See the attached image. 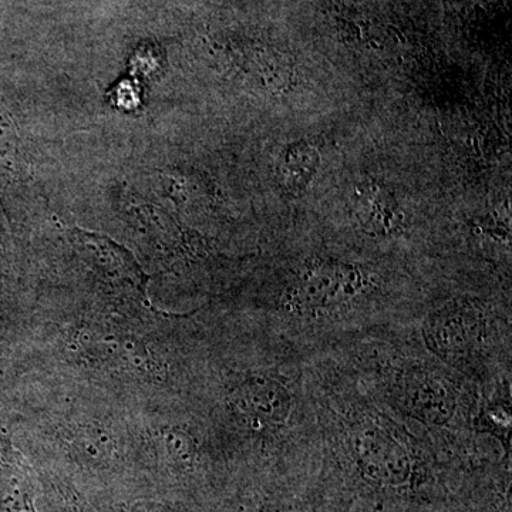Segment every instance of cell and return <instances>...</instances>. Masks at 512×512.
<instances>
[{"label": "cell", "instance_id": "3957f363", "mask_svg": "<svg viewBox=\"0 0 512 512\" xmlns=\"http://www.w3.org/2000/svg\"><path fill=\"white\" fill-rule=\"evenodd\" d=\"M387 380V394L394 409L406 419L431 429H447L461 409L456 380L446 370L426 362L406 363L393 369Z\"/></svg>", "mask_w": 512, "mask_h": 512}, {"label": "cell", "instance_id": "6da1fadb", "mask_svg": "<svg viewBox=\"0 0 512 512\" xmlns=\"http://www.w3.org/2000/svg\"><path fill=\"white\" fill-rule=\"evenodd\" d=\"M342 451L360 481L375 490L416 487L420 458L410 434L387 414L355 406L340 427Z\"/></svg>", "mask_w": 512, "mask_h": 512}, {"label": "cell", "instance_id": "8992f818", "mask_svg": "<svg viewBox=\"0 0 512 512\" xmlns=\"http://www.w3.org/2000/svg\"><path fill=\"white\" fill-rule=\"evenodd\" d=\"M356 214L362 228L375 237L394 235L403 225V214L392 195L375 184L357 188Z\"/></svg>", "mask_w": 512, "mask_h": 512}, {"label": "cell", "instance_id": "5b68a950", "mask_svg": "<svg viewBox=\"0 0 512 512\" xmlns=\"http://www.w3.org/2000/svg\"><path fill=\"white\" fill-rule=\"evenodd\" d=\"M228 403L242 426L255 436H278L291 430L298 410L291 384L269 373H254L235 384Z\"/></svg>", "mask_w": 512, "mask_h": 512}, {"label": "cell", "instance_id": "277c9868", "mask_svg": "<svg viewBox=\"0 0 512 512\" xmlns=\"http://www.w3.org/2000/svg\"><path fill=\"white\" fill-rule=\"evenodd\" d=\"M490 320L483 306L476 302H450L424 322V342L441 363L467 372L483 359L490 345L493 335Z\"/></svg>", "mask_w": 512, "mask_h": 512}, {"label": "cell", "instance_id": "52a82bcc", "mask_svg": "<svg viewBox=\"0 0 512 512\" xmlns=\"http://www.w3.org/2000/svg\"><path fill=\"white\" fill-rule=\"evenodd\" d=\"M281 165L282 177L288 191L305 190L319 165V154L312 146L305 143L293 144L286 151Z\"/></svg>", "mask_w": 512, "mask_h": 512}, {"label": "cell", "instance_id": "7a4b0ae2", "mask_svg": "<svg viewBox=\"0 0 512 512\" xmlns=\"http://www.w3.org/2000/svg\"><path fill=\"white\" fill-rule=\"evenodd\" d=\"M373 281L362 266L316 259L298 269L281 298L288 319L328 322L359 308L370 295Z\"/></svg>", "mask_w": 512, "mask_h": 512}, {"label": "cell", "instance_id": "9c48e42d", "mask_svg": "<svg viewBox=\"0 0 512 512\" xmlns=\"http://www.w3.org/2000/svg\"><path fill=\"white\" fill-rule=\"evenodd\" d=\"M133 512H174L165 505L157 503H138L134 505Z\"/></svg>", "mask_w": 512, "mask_h": 512}, {"label": "cell", "instance_id": "ba28073f", "mask_svg": "<svg viewBox=\"0 0 512 512\" xmlns=\"http://www.w3.org/2000/svg\"><path fill=\"white\" fill-rule=\"evenodd\" d=\"M163 441L165 450L171 458L181 464H190L195 456V443L187 431L180 429L164 430Z\"/></svg>", "mask_w": 512, "mask_h": 512}]
</instances>
